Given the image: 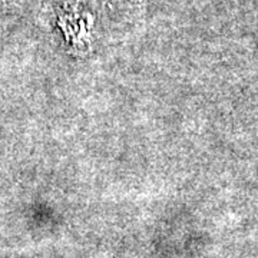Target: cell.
<instances>
[{"instance_id":"1","label":"cell","mask_w":258,"mask_h":258,"mask_svg":"<svg viewBox=\"0 0 258 258\" xmlns=\"http://www.w3.org/2000/svg\"><path fill=\"white\" fill-rule=\"evenodd\" d=\"M132 2H142V0H132Z\"/></svg>"}]
</instances>
